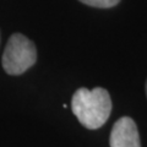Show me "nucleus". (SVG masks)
<instances>
[{
  "instance_id": "nucleus-4",
  "label": "nucleus",
  "mask_w": 147,
  "mask_h": 147,
  "mask_svg": "<svg viewBox=\"0 0 147 147\" xmlns=\"http://www.w3.org/2000/svg\"><path fill=\"white\" fill-rule=\"evenodd\" d=\"M79 1L84 3L88 6L99 7V9H108V7L115 6L117 4H119L120 0H79Z\"/></svg>"
},
{
  "instance_id": "nucleus-5",
  "label": "nucleus",
  "mask_w": 147,
  "mask_h": 147,
  "mask_svg": "<svg viewBox=\"0 0 147 147\" xmlns=\"http://www.w3.org/2000/svg\"><path fill=\"white\" fill-rule=\"evenodd\" d=\"M146 96H147V81H146Z\"/></svg>"
},
{
  "instance_id": "nucleus-2",
  "label": "nucleus",
  "mask_w": 147,
  "mask_h": 147,
  "mask_svg": "<svg viewBox=\"0 0 147 147\" xmlns=\"http://www.w3.org/2000/svg\"><path fill=\"white\" fill-rule=\"evenodd\" d=\"M37 49L31 39L21 33H15L7 40L3 54V67L9 75H21L34 65Z\"/></svg>"
},
{
  "instance_id": "nucleus-1",
  "label": "nucleus",
  "mask_w": 147,
  "mask_h": 147,
  "mask_svg": "<svg viewBox=\"0 0 147 147\" xmlns=\"http://www.w3.org/2000/svg\"><path fill=\"white\" fill-rule=\"evenodd\" d=\"M71 109L82 125L94 130L108 120L112 112V100L108 91L102 87L93 90L81 87L72 96Z\"/></svg>"
},
{
  "instance_id": "nucleus-3",
  "label": "nucleus",
  "mask_w": 147,
  "mask_h": 147,
  "mask_svg": "<svg viewBox=\"0 0 147 147\" xmlns=\"http://www.w3.org/2000/svg\"><path fill=\"white\" fill-rule=\"evenodd\" d=\"M110 147H141L140 136L135 121L129 117L118 119L109 137Z\"/></svg>"
}]
</instances>
